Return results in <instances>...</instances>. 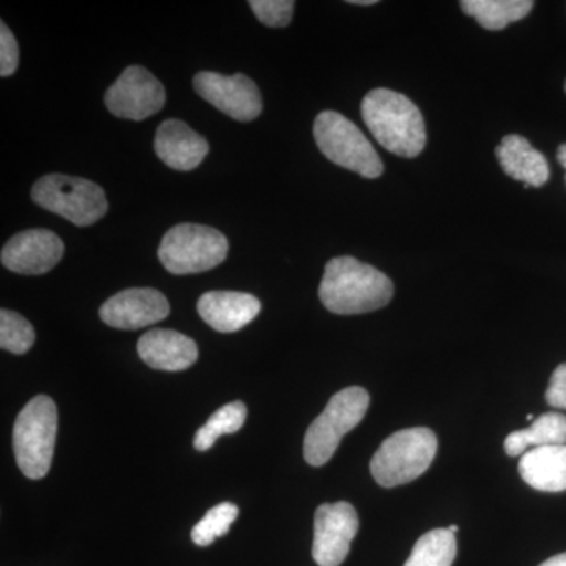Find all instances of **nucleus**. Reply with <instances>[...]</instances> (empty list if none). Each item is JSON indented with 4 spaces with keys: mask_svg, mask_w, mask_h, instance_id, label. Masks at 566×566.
<instances>
[{
    "mask_svg": "<svg viewBox=\"0 0 566 566\" xmlns=\"http://www.w3.org/2000/svg\"><path fill=\"white\" fill-rule=\"evenodd\" d=\"M392 296V281L353 256H337L324 268L319 300L335 315L368 314L385 307Z\"/></svg>",
    "mask_w": 566,
    "mask_h": 566,
    "instance_id": "1",
    "label": "nucleus"
},
{
    "mask_svg": "<svg viewBox=\"0 0 566 566\" xmlns=\"http://www.w3.org/2000/svg\"><path fill=\"white\" fill-rule=\"evenodd\" d=\"M363 118L376 142L401 158H416L427 144L419 107L401 93L375 88L365 95Z\"/></svg>",
    "mask_w": 566,
    "mask_h": 566,
    "instance_id": "2",
    "label": "nucleus"
},
{
    "mask_svg": "<svg viewBox=\"0 0 566 566\" xmlns=\"http://www.w3.org/2000/svg\"><path fill=\"white\" fill-rule=\"evenodd\" d=\"M57 406L48 395H36L22 408L13 428L18 468L28 479L48 475L59 430Z\"/></svg>",
    "mask_w": 566,
    "mask_h": 566,
    "instance_id": "3",
    "label": "nucleus"
},
{
    "mask_svg": "<svg viewBox=\"0 0 566 566\" xmlns=\"http://www.w3.org/2000/svg\"><path fill=\"white\" fill-rule=\"evenodd\" d=\"M438 453V438L430 428L397 431L376 450L370 461L378 485L395 488L415 482L430 469Z\"/></svg>",
    "mask_w": 566,
    "mask_h": 566,
    "instance_id": "4",
    "label": "nucleus"
},
{
    "mask_svg": "<svg viewBox=\"0 0 566 566\" xmlns=\"http://www.w3.org/2000/svg\"><path fill=\"white\" fill-rule=\"evenodd\" d=\"M370 406V395L363 387H348L331 398L304 438V458L308 464L324 465L337 452L342 439L354 430Z\"/></svg>",
    "mask_w": 566,
    "mask_h": 566,
    "instance_id": "5",
    "label": "nucleus"
},
{
    "mask_svg": "<svg viewBox=\"0 0 566 566\" xmlns=\"http://www.w3.org/2000/svg\"><path fill=\"white\" fill-rule=\"evenodd\" d=\"M314 137L319 151L337 166L364 178H378L385 172L381 158L370 140L338 112L324 111L316 117Z\"/></svg>",
    "mask_w": 566,
    "mask_h": 566,
    "instance_id": "6",
    "label": "nucleus"
},
{
    "mask_svg": "<svg viewBox=\"0 0 566 566\" xmlns=\"http://www.w3.org/2000/svg\"><path fill=\"white\" fill-rule=\"evenodd\" d=\"M32 200L77 227L98 222L109 210L102 186L69 175H44L33 185Z\"/></svg>",
    "mask_w": 566,
    "mask_h": 566,
    "instance_id": "7",
    "label": "nucleus"
},
{
    "mask_svg": "<svg viewBox=\"0 0 566 566\" xmlns=\"http://www.w3.org/2000/svg\"><path fill=\"white\" fill-rule=\"evenodd\" d=\"M229 253V241L219 230L200 223H180L164 234L159 260L169 273L197 274L219 266Z\"/></svg>",
    "mask_w": 566,
    "mask_h": 566,
    "instance_id": "8",
    "label": "nucleus"
},
{
    "mask_svg": "<svg viewBox=\"0 0 566 566\" xmlns=\"http://www.w3.org/2000/svg\"><path fill=\"white\" fill-rule=\"evenodd\" d=\"M104 103L115 117L142 122L163 109L166 91L150 71L144 66H129L111 85Z\"/></svg>",
    "mask_w": 566,
    "mask_h": 566,
    "instance_id": "9",
    "label": "nucleus"
},
{
    "mask_svg": "<svg viewBox=\"0 0 566 566\" xmlns=\"http://www.w3.org/2000/svg\"><path fill=\"white\" fill-rule=\"evenodd\" d=\"M193 88L216 109L238 122H252L262 114L263 103L259 87L245 74L222 76L202 71L193 77Z\"/></svg>",
    "mask_w": 566,
    "mask_h": 566,
    "instance_id": "10",
    "label": "nucleus"
},
{
    "mask_svg": "<svg viewBox=\"0 0 566 566\" xmlns=\"http://www.w3.org/2000/svg\"><path fill=\"white\" fill-rule=\"evenodd\" d=\"M359 516L348 502L323 504L316 509L312 556L318 566H340L348 557Z\"/></svg>",
    "mask_w": 566,
    "mask_h": 566,
    "instance_id": "11",
    "label": "nucleus"
},
{
    "mask_svg": "<svg viewBox=\"0 0 566 566\" xmlns=\"http://www.w3.org/2000/svg\"><path fill=\"white\" fill-rule=\"evenodd\" d=\"M63 252L65 245L57 234L43 229L25 230L3 245L0 260L13 273L40 275L54 270Z\"/></svg>",
    "mask_w": 566,
    "mask_h": 566,
    "instance_id": "12",
    "label": "nucleus"
},
{
    "mask_svg": "<svg viewBox=\"0 0 566 566\" xmlns=\"http://www.w3.org/2000/svg\"><path fill=\"white\" fill-rule=\"evenodd\" d=\"M170 314L167 297L155 289H128L99 308V318L115 329L136 331L163 322Z\"/></svg>",
    "mask_w": 566,
    "mask_h": 566,
    "instance_id": "13",
    "label": "nucleus"
},
{
    "mask_svg": "<svg viewBox=\"0 0 566 566\" xmlns=\"http://www.w3.org/2000/svg\"><path fill=\"white\" fill-rule=\"evenodd\" d=\"M155 151L170 169L189 172L207 158L210 145L185 122L172 118L164 122L156 132Z\"/></svg>",
    "mask_w": 566,
    "mask_h": 566,
    "instance_id": "14",
    "label": "nucleus"
},
{
    "mask_svg": "<svg viewBox=\"0 0 566 566\" xmlns=\"http://www.w3.org/2000/svg\"><path fill=\"white\" fill-rule=\"evenodd\" d=\"M262 304L255 296L240 292L205 293L197 303V312L205 323L222 334L243 329L259 316Z\"/></svg>",
    "mask_w": 566,
    "mask_h": 566,
    "instance_id": "15",
    "label": "nucleus"
},
{
    "mask_svg": "<svg viewBox=\"0 0 566 566\" xmlns=\"http://www.w3.org/2000/svg\"><path fill=\"white\" fill-rule=\"evenodd\" d=\"M137 353L148 367L163 371L188 370L199 359L196 342L170 329H153L142 335Z\"/></svg>",
    "mask_w": 566,
    "mask_h": 566,
    "instance_id": "16",
    "label": "nucleus"
},
{
    "mask_svg": "<svg viewBox=\"0 0 566 566\" xmlns=\"http://www.w3.org/2000/svg\"><path fill=\"white\" fill-rule=\"evenodd\" d=\"M495 156L504 172L513 180L524 182L526 188H539L549 180V164L526 137L517 134L505 136Z\"/></svg>",
    "mask_w": 566,
    "mask_h": 566,
    "instance_id": "17",
    "label": "nucleus"
},
{
    "mask_svg": "<svg viewBox=\"0 0 566 566\" xmlns=\"http://www.w3.org/2000/svg\"><path fill=\"white\" fill-rule=\"evenodd\" d=\"M520 474L534 490L560 493L566 490V444L535 447L521 455Z\"/></svg>",
    "mask_w": 566,
    "mask_h": 566,
    "instance_id": "18",
    "label": "nucleus"
},
{
    "mask_svg": "<svg viewBox=\"0 0 566 566\" xmlns=\"http://www.w3.org/2000/svg\"><path fill=\"white\" fill-rule=\"evenodd\" d=\"M566 444V417L558 412H547L534 420L526 430L513 431L506 436L505 452L509 457H520L528 447Z\"/></svg>",
    "mask_w": 566,
    "mask_h": 566,
    "instance_id": "19",
    "label": "nucleus"
},
{
    "mask_svg": "<svg viewBox=\"0 0 566 566\" xmlns=\"http://www.w3.org/2000/svg\"><path fill=\"white\" fill-rule=\"evenodd\" d=\"M460 6L486 31H502L512 22L524 20L534 9L532 0H463Z\"/></svg>",
    "mask_w": 566,
    "mask_h": 566,
    "instance_id": "20",
    "label": "nucleus"
},
{
    "mask_svg": "<svg viewBox=\"0 0 566 566\" xmlns=\"http://www.w3.org/2000/svg\"><path fill=\"white\" fill-rule=\"evenodd\" d=\"M455 557V534L449 528H434L417 539L405 566H452Z\"/></svg>",
    "mask_w": 566,
    "mask_h": 566,
    "instance_id": "21",
    "label": "nucleus"
},
{
    "mask_svg": "<svg viewBox=\"0 0 566 566\" xmlns=\"http://www.w3.org/2000/svg\"><path fill=\"white\" fill-rule=\"evenodd\" d=\"M248 419V408L243 401H233L219 408L208 419V422L199 428L193 438V447L200 452H207L223 434H233L240 431Z\"/></svg>",
    "mask_w": 566,
    "mask_h": 566,
    "instance_id": "22",
    "label": "nucleus"
},
{
    "mask_svg": "<svg viewBox=\"0 0 566 566\" xmlns=\"http://www.w3.org/2000/svg\"><path fill=\"white\" fill-rule=\"evenodd\" d=\"M238 513L240 510L232 502H222V504L212 506L203 520L193 526L192 542L202 547L212 545L216 538L229 534Z\"/></svg>",
    "mask_w": 566,
    "mask_h": 566,
    "instance_id": "23",
    "label": "nucleus"
},
{
    "mask_svg": "<svg viewBox=\"0 0 566 566\" xmlns=\"http://www.w3.org/2000/svg\"><path fill=\"white\" fill-rule=\"evenodd\" d=\"M35 344V331L24 316L17 312L0 311V346L6 352L25 354Z\"/></svg>",
    "mask_w": 566,
    "mask_h": 566,
    "instance_id": "24",
    "label": "nucleus"
},
{
    "mask_svg": "<svg viewBox=\"0 0 566 566\" xmlns=\"http://www.w3.org/2000/svg\"><path fill=\"white\" fill-rule=\"evenodd\" d=\"M294 6L293 0H251V7L255 17L268 28H286L292 22Z\"/></svg>",
    "mask_w": 566,
    "mask_h": 566,
    "instance_id": "25",
    "label": "nucleus"
},
{
    "mask_svg": "<svg viewBox=\"0 0 566 566\" xmlns=\"http://www.w3.org/2000/svg\"><path fill=\"white\" fill-rule=\"evenodd\" d=\"M20 63V50L13 33L7 28L6 22L0 24V74L2 77L11 76Z\"/></svg>",
    "mask_w": 566,
    "mask_h": 566,
    "instance_id": "26",
    "label": "nucleus"
},
{
    "mask_svg": "<svg viewBox=\"0 0 566 566\" xmlns=\"http://www.w3.org/2000/svg\"><path fill=\"white\" fill-rule=\"evenodd\" d=\"M547 405L566 409V364L558 365L546 390Z\"/></svg>",
    "mask_w": 566,
    "mask_h": 566,
    "instance_id": "27",
    "label": "nucleus"
},
{
    "mask_svg": "<svg viewBox=\"0 0 566 566\" xmlns=\"http://www.w3.org/2000/svg\"><path fill=\"white\" fill-rule=\"evenodd\" d=\"M539 566H566V553L547 558V560L543 562Z\"/></svg>",
    "mask_w": 566,
    "mask_h": 566,
    "instance_id": "28",
    "label": "nucleus"
},
{
    "mask_svg": "<svg viewBox=\"0 0 566 566\" xmlns=\"http://www.w3.org/2000/svg\"><path fill=\"white\" fill-rule=\"evenodd\" d=\"M557 159L560 166L566 170V144L560 145L557 150Z\"/></svg>",
    "mask_w": 566,
    "mask_h": 566,
    "instance_id": "29",
    "label": "nucleus"
},
{
    "mask_svg": "<svg viewBox=\"0 0 566 566\" xmlns=\"http://www.w3.org/2000/svg\"><path fill=\"white\" fill-rule=\"evenodd\" d=\"M349 3H354V6H375L376 0H352Z\"/></svg>",
    "mask_w": 566,
    "mask_h": 566,
    "instance_id": "30",
    "label": "nucleus"
},
{
    "mask_svg": "<svg viewBox=\"0 0 566 566\" xmlns=\"http://www.w3.org/2000/svg\"><path fill=\"white\" fill-rule=\"evenodd\" d=\"M449 531L452 532V534L457 535L458 526H455V524H452V526H449Z\"/></svg>",
    "mask_w": 566,
    "mask_h": 566,
    "instance_id": "31",
    "label": "nucleus"
},
{
    "mask_svg": "<svg viewBox=\"0 0 566 566\" xmlns=\"http://www.w3.org/2000/svg\"><path fill=\"white\" fill-rule=\"evenodd\" d=\"M565 92H566V82H565Z\"/></svg>",
    "mask_w": 566,
    "mask_h": 566,
    "instance_id": "32",
    "label": "nucleus"
},
{
    "mask_svg": "<svg viewBox=\"0 0 566 566\" xmlns=\"http://www.w3.org/2000/svg\"><path fill=\"white\" fill-rule=\"evenodd\" d=\"M565 181H566V175H565Z\"/></svg>",
    "mask_w": 566,
    "mask_h": 566,
    "instance_id": "33",
    "label": "nucleus"
}]
</instances>
